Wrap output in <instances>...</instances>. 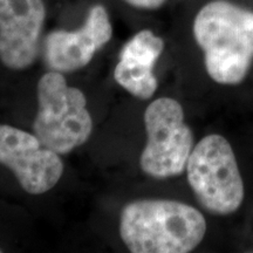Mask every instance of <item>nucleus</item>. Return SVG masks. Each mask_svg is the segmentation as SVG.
I'll use <instances>...</instances> for the list:
<instances>
[{
  "label": "nucleus",
  "mask_w": 253,
  "mask_h": 253,
  "mask_svg": "<svg viewBox=\"0 0 253 253\" xmlns=\"http://www.w3.org/2000/svg\"><path fill=\"white\" fill-rule=\"evenodd\" d=\"M188 181L205 210L230 214L244 199V184L235 153L226 138L213 134L202 138L186 164Z\"/></svg>",
  "instance_id": "nucleus-4"
},
{
  "label": "nucleus",
  "mask_w": 253,
  "mask_h": 253,
  "mask_svg": "<svg viewBox=\"0 0 253 253\" xmlns=\"http://www.w3.org/2000/svg\"><path fill=\"white\" fill-rule=\"evenodd\" d=\"M205 232L207 221L197 209L169 199L134 201L120 218L122 242L132 253H186Z\"/></svg>",
  "instance_id": "nucleus-1"
},
{
  "label": "nucleus",
  "mask_w": 253,
  "mask_h": 253,
  "mask_svg": "<svg viewBox=\"0 0 253 253\" xmlns=\"http://www.w3.org/2000/svg\"><path fill=\"white\" fill-rule=\"evenodd\" d=\"M147 143L140 158L141 169L154 178L179 176L194 149V134L184 122V112L176 100L160 97L144 113Z\"/></svg>",
  "instance_id": "nucleus-5"
},
{
  "label": "nucleus",
  "mask_w": 253,
  "mask_h": 253,
  "mask_svg": "<svg viewBox=\"0 0 253 253\" xmlns=\"http://www.w3.org/2000/svg\"><path fill=\"white\" fill-rule=\"evenodd\" d=\"M45 19L43 0H0V60L6 67L21 71L34 62Z\"/></svg>",
  "instance_id": "nucleus-7"
},
{
  "label": "nucleus",
  "mask_w": 253,
  "mask_h": 253,
  "mask_svg": "<svg viewBox=\"0 0 253 253\" xmlns=\"http://www.w3.org/2000/svg\"><path fill=\"white\" fill-rule=\"evenodd\" d=\"M126 4L142 9H156L160 8L166 0H125Z\"/></svg>",
  "instance_id": "nucleus-10"
},
{
  "label": "nucleus",
  "mask_w": 253,
  "mask_h": 253,
  "mask_svg": "<svg viewBox=\"0 0 253 253\" xmlns=\"http://www.w3.org/2000/svg\"><path fill=\"white\" fill-rule=\"evenodd\" d=\"M0 252H1V250H0Z\"/></svg>",
  "instance_id": "nucleus-11"
},
{
  "label": "nucleus",
  "mask_w": 253,
  "mask_h": 253,
  "mask_svg": "<svg viewBox=\"0 0 253 253\" xmlns=\"http://www.w3.org/2000/svg\"><path fill=\"white\" fill-rule=\"evenodd\" d=\"M113 27L108 12L102 5H94L84 26L77 31L58 30L45 39V59L52 71L67 73L84 68L95 53L109 42Z\"/></svg>",
  "instance_id": "nucleus-8"
},
{
  "label": "nucleus",
  "mask_w": 253,
  "mask_h": 253,
  "mask_svg": "<svg viewBox=\"0 0 253 253\" xmlns=\"http://www.w3.org/2000/svg\"><path fill=\"white\" fill-rule=\"evenodd\" d=\"M192 30L211 79L221 84H239L253 60V12L213 0L199 9Z\"/></svg>",
  "instance_id": "nucleus-2"
},
{
  "label": "nucleus",
  "mask_w": 253,
  "mask_h": 253,
  "mask_svg": "<svg viewBox=\"0 0 253 253\" xmlns=\"http://www.w3.org/2000/svg\"><path fill=\"white\" fill-rule=\"evenodd\" d=\"M164 49V41L150 30L136 33L123 46L114 78L132 96L150 99L157 89L153 68Z\"/></svg>",
  "instance_id": "nucleus-9"
},
{
  "label": "nucleus",
  "mask_w": 253,
  "mask_h": 253,
  "mask_svg": "<svg viewBox=\"0 0 253 253\" xmlns=\"http://www.w3.org/2000/svg\"><path fill=\"white\" fill-rule=\"evenodd\" d=\"M0 164L13 171L27 194L41 195L54 188L63 173L59 154L34 134L0 125Z\"/></svg>",
  "instance_id": "nucleus-6"
},
{
  "label": "nucleus",
  "mask_w": 253,
  "mask_h": 253,
  "mask_svg": "<svg viewBox=\"0 0 253 253\" xmlns=\"http://www.w3.org/2000/svg\"><path fill=\"white\" fill-rule=\"evenodd\" d=\"M33 131L43 145L59 155L81 147L93 132L86 96L69 87L60 72L46 73L39 80Z\"/></svg>",
  "instance_id": "nucleus-3"
}]
</instances>
